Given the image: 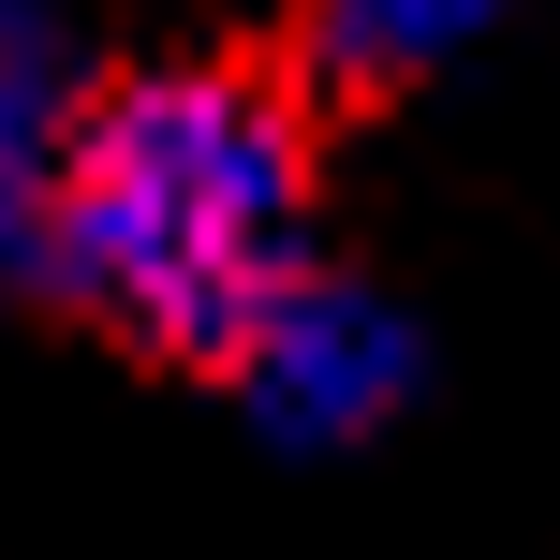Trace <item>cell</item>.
<instances>
[{"label":"cell","instance_id":"cell-1","mask_svg":"<svg viewBox=\"0 0 560 560\" xmlns=\"http://www.w3.org/2000/svg\"><path fill=\"white\" fill-rule=\"evenodd\" d=\"M45 280L148 354H222L310 280V133L266 74L177 59L74 118Z\"/></svg>","mask_w":560,"mask_h":560},{"label":"cell","instance_id":"cell-2","mask_svg":"<svg viewBox=\"0 0 560 560\" xmlns=\"http://www.w3.org/2000/svg\"><path fill=\"white\" fill-rule=\"evenodd\" d=\"M236 398H252L266 443L339 457V443H369V428H398V398H413V325H398L384 295H354V280L310 266L295 295L236 339Z\"/></svg>","mask_w":560,"mask_h":560},{"label":"cell","instance_id":"cell-3","mask_svg":"<svg viewBox=\"0 0 560 560\" xmlns=\"http://www.w3.org/2000/svg\"><path fill=\"white\" fill-rule=\"evenodd\" d=\"M74 118H89L74 30L45 0H0V266H45V207H59V163H74Z\"/></svg>","mask_w":560,"mask_h":560},{"label":"cell","instance_id":"cell-4","mask_svg":"<svg viewBox=\"0 0 560 560\" xmlns=\"http://www.w3.org/2000/svg\"><path fill=\"white\" fill-rule=\"evenodd\" d=\"M310 30H325L339 74L398 89V74H443L457 45H487V30H502V0H310Z\"/></svg>","mask_w":560,"mask_h":560}]
</instances>
